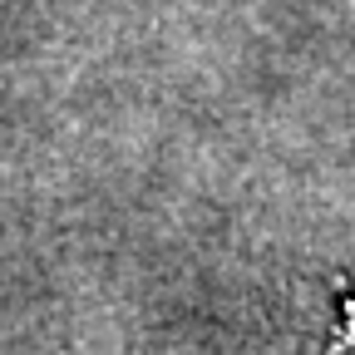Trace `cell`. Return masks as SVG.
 <instances>
[]
</instances>
